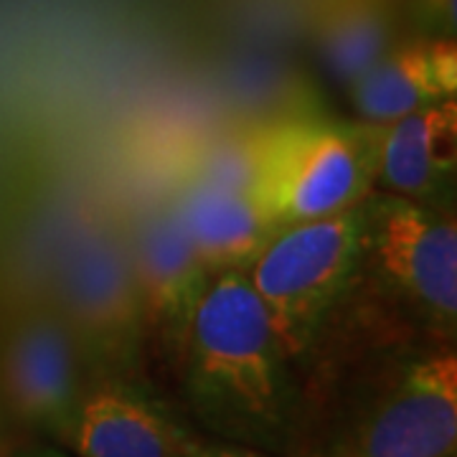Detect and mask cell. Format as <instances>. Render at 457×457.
Listing matches in <instances>:
<instances>
[{"label": "cell", "mask_w": 457, "mask_h": 457, "mask_svg": "<svg viewBox=\"0 0 457 457\" xmlns=\"http://www.w3.org/2000/svg\"><path fill=\"white\" fill-rule=\"evenodd\" d=\"M376 191L435 209H455L457 99H445L386 125Z\"/></svg>", "instance_id": "obj_10"}, {"label": "cell", "mask_w": 457, "mask_h": 457, "mask_svg": "<svg viewBox=\"0 0 457 457\" xmlns=\"http://www.w3.org/2000/svg\"><path fill=\"white\" fill-rule=\"evenodd\" d=\"M183 427L137 376H92L56 442L77 457H183Z\"/></svg>", "instance_id": "obj_9"}, {"label": "cell", "mask_w": 457, "mask_h": 457, "mask_svg": "<svg viewBox=\"0 0 457 457\" xmlns=\"http://www.w3.org/2000/svg\"><path fill=\"white\" fill-rule=\"evenodd\" d=\"M392 46L389 26L374 13L361 11L353 16L338 18V23L326 33L323 59L330 77L341 87H348Z\"/></svg>", "instance_id": "obj_13"}, {"label": "cell", "mask_w": 457, "mask_h": 457, "mask_svg": "<svg viewBox=\"0 0 457 457\" xmlns=\"http://www.w3.org/2000/svg\"><path fill=\"white\" fill-rule=\"evenodd\" d=\"M353 114L389 125L404 114L457 95V49L453 38H417L392 46L359 79L345 87Z\"/></svg>", "instance_id": "obj_12"}, {"label": "cell", "mask_w": 457, "mask_h": 457, "mask_svg": "<svg viewBox=\"0 0 457 457\" xmlns=\"http://www.w3.org/2000/svg\"><path fill=\"white\" fill-rule=\"evenodd\" d=\"M457 447L453 343L386 348L305 457H450Z\"/></svg>", "instance_id": "obj_3"}, {"label": "cell", "mask_w": 457, "mask_h": 457, "mask_svg": "<svg viewBox=\"0 0 457 457\" xmlns=\"http://www.w3.org/2000/svg\"><path fill=\"white\" fill-rule=\"evenodd\" d=\"M361 224L363 201L282 228L246 272L293 363L311 359L341 312L359 267Z\"/></svg>", "instance_id": "obj_5"}, {"label": "cell", "mask_w": 457, "mask_h": 457, "mask_svg": "<svg viewBox=\"0 0 457 457\" xmlns=\"http://www.w3.org/2000/svg\"><path fill=\"white\" fill-rule=\"evenodd\" d=\"M191 414L219 440L293 453L305 399L246 272H221L198 305L180 356Z\"/></svg>", "instance_id": "obj_1"}, {"label": "cell", "mask_w": 457, "mask_h": 457, "mask_svg": "<svg viewBox=\"0 0 457 457\" xmlns=\"http://www.w3.org/2000/svg\"><path fill=\"white\" fill-rule=\"evenodd\" d=\"M54 293L89 378L137 376L150 328L122 231L82 234L62 254Z\"/></svg>", "instance_id": "obj_6"}, {"label": "cell", "mask_w": 457, "mask_h": 457, "mask_svg": "<svg viewBox=\"0 0 457 457\" xmlns=\"http://www.w3.org/2000/svg\"><path fill=\"white\" fill-rule=\"evenodd\" d=\"M168 201L183 237L213 278L221 272H249L282 231L260 212L254 198L212 183L183 179Z\"/></svg>", "instance_id": "obj_11"}, {"label": "cell", "mask_w": 457, "mask_h": 457, "mask_svg": "<svg viewBox=\"0 0 457 457\" xmlns=\"http://www.w3.org/2000/svg\"><path fill=\"white\" fill-rule=\"evenodd\" d=\"M345 303L386 312V320L422 341H455V209H435L374 188L363 198L359 267Z\"/></svg>", "instance_id": "obj_2"}, {"label": "cell", "mask_w": 457, "mask_h": 457, "mask_svg": "<svg viewBox=\"0 0 457 457\" xmlns=\"http://www.w3.org/2000/svg\"><path fill=\"white\" fill-rule=\"evenodd\" d=\"M386 125L297 112L254 132L252 198L278 228L361 204L376 188Z\"/></svg>", "instance_id": "obj_4"}, {"label": "cell", "mask_w": 457, "mask_h": 457, "mask_svg": "<svg viewBox=\"0 0 457 457\" xmlns=\"http://www.w3.org/2000/svg\"><path fill=\"white\" fill-rule=\"evenodd\" d=\"M411 16L425 38L455 36V0H414Z\"/></svg>", "instance_id": "obj_15"}, {"label": "cell", "mask_w": 457, "mask_h": 457, "mask_svg": "<svg viewBox=\"0 0 457 457\" xmlns=\"http://www.w3.org/2000/svg\"><path fill=\"white\" fill-rule=\"evenodd\" d=\"M254 165H257L254 132L252 135H228L198 153L186 179L212 183L219 188L252 196Z\"/></svg>", "instance_id": "obj_14"}, {"label": "cell", "mask_w": 457, "mask_h": 457, "mask_svg": "<svg viewBox=\"0 0 457 457\" xmlns=\"http://www.w3.org/2000/svg\"><path fill=\"white\" fill-rule=\"evenodd\" d=\"M180 453L183 457H275L249 445L219 440V437H201L191 427H183L180 432Z\"/></svg>", "instance_id": "obj_16"}, {"label": "cell", "mask_w": 457, "mask_h": 457, "mask_svg": "<svg viewBox=\"0 0 457 457\" xmlns=\"http://www.w3.org/2000/svg\"><path fill=\"white\" fill-rule=\"evenodd\" d=\"M450 457H455V455H450Z\"/></svg>", "instance_id": "obj_18"}, {"label": "cell", "mask_w": 457, "mask_h": 457, "mask_svg": "<svg viewBox=\"0 0 457 457\" xmlns=\"http://www.w3.org/2000/svg\"><path fill=\"white\" fill-rule=\"evenodd\" d=\"M122 237L145 303L150 336L161 341L168 356L180 361L213 275L183 237L168 198L137 209Z\"/></svg>", "instance_id": "obj_8"}, {"label": "cell", "mask_w": 457, "mask_h": 457, "mask_svg": "<svg viewBox=\"0 0 457 457\" xmlns=\"http://www.w3.org/2000/svg\"><path fill=\"white\" fill-rule=\"evenodd\" d=\"M18 457H69L66 453H62L59 447H51V445H41V447H31L26 453H21Z\"/></svg>", "instance_id": "obj_17"}, {"label": "cell", "mask_w": 457, "mask_h": 457, "mask_svg": "<svg viewBox=\"0 0 457 457\" xmlns=\"http://www.w3.org/2000/svg\"><path fill=\"white\" fill-rule=\"evenodd\" d=\"M87 378L71 333L54 305L21 315L3 336L0 399L18 420L54 440L77 407Z\"/></svg>", "instance_id": "obj_7"}]
</instances>
